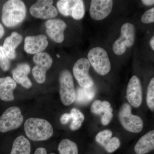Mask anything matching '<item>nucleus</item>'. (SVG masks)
Returning <instances> with one entry per match:
<instances>
[{
    "mask_svg": "<svg viewBox=\"0 0 154 154\" xmlns=\"http://www.w3.org/2000/svg\"><path fill=\"white\" fill-rule=\"evenodd\" d=\"M147 105L152 111L154 110V78L151 80L147 89Z\"/></svg>",
    "mask_w": 154,
    "mask_h": 154,
    "instance_id": "a878e982",
    "label": "nucleus"
},
{
    "mask_svg": "<svg viewBox=\"0 0 154 154\" xmlns=\"http://www.w3.org/2000/svg\"><path fill=\"white\" fill-rule=\"evenodd\" d=\"M142 2L144 5L147 6H151L154 5V1L153 0H143Z\"/></svg>",
    "mask_w": 154,
    "mask_h": 154,
    "instance_id": "473e14b6",
    "label": "nucleus"
},
{
    "mask_svg": "<svg viewBox=\"0 0 154 154\" xmlns=\"http://www.w3.org/2000/svg\"><path fill=\"white\" fill-rule=\"evenodd\" d=\"M5 30L4 27L2 24L0 23V38H2L5 34Z\"/></svg>",
    "mask_w": 154,
    "mask_h": 154,
    "instance_id": "72a5a7b5",
    "label": "nucleus"
},
{
    "mask_svg": "<svg viewBox=\"0 0 154 154\" xmlns=\"http://www.w3.org/2000/svg\"><path fill=\"white\" fill-rule=\"evenodd\" d=\"M10 59L6 55L2 46L0 45V68L4 71H7L11 67Z\"/></svg>",
    "mask_w": 154,
    "mask_h": 154,
    "instance_id": "bb28decb",
    "label": "nucleus"
},
{
    "mask_svg": "<svg viewBox=\"0 0 154 154\" xmlns=\"http://www.w3.org/2000/svg\"><path fill=\"white\" fill-rule=\"evenodd\" d=\"M51 0H39L31 6L30 12L33 17L42 19H51L57 16L58 11Z\"/></svg>",
    "mask_w": 154,
    "mask_h": 154,
    "instance_id": "9b49d317",
    "label": "nucleus"
},
{
    "mask_svg": "<svg viewBox=\"0 0 154 154\" xmlns=\"http://www.w3.org/2000/svg\"><path fill=\"white\" fill-rule=\"evenodd\" d=\"M142 88L140 80L134 75L130 80L126 90V98L130 105L138 107L141 105L143 100Z\"/></svg>",
    "mask_w": 154,
    "mask_h": 154,
    "instance_id": "f8f14e48",
    "label": "nucleus"
},
{
    "mask_svg": "<svg viewBox=\"0 0 154 154\" xmlns=\"http://www.w3.org/2000/svg\"><path fill=\"white\" fill-rule=\"evenodd\" d=\"M90 67L91 64L85 58L78 60L74 65L73 73L81 88H89L94 85V80L89 73Z\"/></svg>",
    "mask_w": 154,
    "mask_h": 154,
    "instance_id": "9d476101",
    "label": "nucleus"
},
{
    "mask_svg": "<svg viewBox=\"0 0 154 154\" xmlns=\"http://www.w3.org/2000/svg\"><path fill=\"white\" fill-rule=\"evenodd\" d=\"M47 36L41 34L28 36L25 39L24 50L29 54H36L42 52L48 46Z\"/></svg>",
    "mask_w": 154,
    "mask_h": 154,
    "instance_id": "2eb2a0df",
    "label": "nucleus"
},
{
    "mask_svg": "<svg viewBox=\"0 0 154 154\" xmlns=\"http://www.w3.org/2000/svg\"><path fill=\"white\" fill-rule=\"evenodd\" d=\"M57 6L60 13L65 17L81 20L85 16V6L82 0H60L58 1Z\"/></svg>",
    "mask_w": 154,
    "mask_h": 154,
    "instance_id": "1a4fd4ad",
    "label": "nucleus"
},
{
    "mask_svg": "<svg viewBox=\"0 0 154 154\" xmlns=\"http://www.w3.org/2000/svg\"><path fill=\"white\" fill-rule=\"evenodd\" d=\"M131 111V106L129 104H123L119 112V121L127 131L135 133L140 132L143 128V121L138 116L132 114Z\"/></svg>",
    "mask_w": 154,
    "mask_h": 154,
    "instance_id": "39448f33",
    "label": "nucleus"
},
{
    "mask_svg": "<svg viewBox=\"0 0 154 154\" xmlns=\"http://www.w3.org/2000/svg\"><path fill=\"white\" fill-rule=\"evenodd\" d=\"M33 61L36 64L32 69L33 76L37 82L42 84L46 80V72L52 65V58L47 52H42L35 54Z\"/></svg>",
    "mask_w": 154,
    "mask_h": 154,
    "instance_id": "6e6552de",
    "label": "nucleus"
},
{
    "mask_svg": "<svg viewBox=\"0 0 154 154\" xmlns=\"http://www.w3.org/2000/svg\"><path fill=\"white\" fill-rule=\"evenodd\" d=\"M112 112H113V109L111 107L105 113H104V114L102 116V122L103 125H106L110 123L113 118V114Z\"/></svg>",
    "mask_w": 154,
    "mask_h": 154,
    "instance_id": "c756f323",
    "label": "nucleus"
},
{
    "mask_svg": "<svg viewBox=\"0 0 154 154\" xmlns=\"http://www.w3.org/2000/svg\"><path fill=\"white\" fill-rule=\"evenodd\" d=\"M25 3L20 0H9L3 5L2 21L6 27H15L23 22L26 17Z\"/></svg>",
    "mask_w": 154,
    "mask_h": 154,
    "instance_id": "f03ea898",
    "label": "nucleus"
},
{
    "mask_svg": "<svg viewBox=\"0 0 154 154\" xmlns=\"http://www.w3.org/2000/svg\"><path fill=\"white\" fill-rule=\"evenodd\" d=\"M22 36L17 32H13L4 41L3 48L6 55L10 60L16 58V49L22 41Z\"/></svg>",
    "mask_w": 154,
    "mask_h": 154,
    "instance_id": "a211bd4d",
    "label": "nucleus"
},
{
    "mask_svg": "<svg viewBox=\"0 0 154 154\" xmlns=\"http://www.w3.org/2000/svg\"><path fill=\"white\" fill-rule=\"evenodd\" d=\"M112 136V132L110 130H105L96 135V140L97 142L105 148L110 143Z\"/></svg>",
    "mask_w": 154,
    "mask_h": 154,
    "instance_id": "393cba45",
    "label": "nucleus"
},
{
    "mask_svg": "<svg viewBox=\"0 0 154 154\" xmlns=\"http://www.w3.org/2000/svg\"><path fill=\"white\" fill-rule=\"evenodd\" d=\"M31 145L24 136L17 137L14 140L11 154H30Z\"/></svg>",
    "mask_w": 154,
    "mask_h": 154,
    "instance_id": "aec40b11",
    "label": "nucleus"
},
{
    "mask_svg": "<svg viewBox=\"0 0 154 154\" xmlns=\"http://www.w3.org/2000/svg\"><path fill=\"white\" fill-rule=\"evenodd\" d=\"M34 154H47V151L46 149L44 148L40 147L36 149ZM50 154H55L54 153H51Z\"/></svg>",
    "mask_w": 154,
    "mask_h": 154,
    "instance_id": "2f4dec72",
    "label": "nucleus"
},
{
    "mask_svg": "<svg viewBox=\"0 0 154 154\" xmlns=\"http://www.w3.org/2000/svg\"><path fill=\"white\" fill-rule=\"evenodd\" d=\"M60 154H78L79 150L76 144L72 141L65 139L61 141L58 148Z\"/></svg>",
    "mask_w": 154,
    "mask_h": 154,
    "instance_id": "4be33fe9",
    "label": "nucleus"
},
{
    "mask_svg": "<svg viewBox=\"0 0 154 154\" xmlns=\"http://www.w3.org/2000/svg\"><path fill=\"white\" fill-rule=\"evenodd\" d=\"M71 116L69 113H64L60 117L61 123L63 124L67 123L70 120Z\"/></svg>",
    "mask_w": 154,
    "mask_h": 154,
    "instance_id": "7c9ffc66",
    "label": "nucleus"
},
{
    "mask_svg": "<svg viewBox=\"0 0 154 154\" xmlns=\"http://www.w3.org/2000/svg\"><path fill=\"white\" fill-rule=\"evenodd\" d=\"M46 33L50 38L57 43H60L64 39L65 30L67 25L60 19H49L45 22Z\"/></svg>",
    "mask_w": 154,
    "mask_h": 154,
    "instance_id": "4468645a",
    "label": "nucleus"
},
{
    "mask_svg": "<svg viewBox=\"0 0 154 154\" xmlns=\"http://www.w3.org/2000/svg\"><path fill=\"white\" fill-rule=\"evenodd\" d=\"M26 136L31 140L41 141L49 139L53 134V128L49 122L43 119L28 118L25 122Z\"/></svg>",
    "mask_w": 154,
    "mask_h": 154,
    "instance_id": "f257e3e1",
    "label": "nucleus"
},
{
    "mask_svg": "<svg viewBox=\"0 0 154 154\" xmlns=\"http://www.w3.org/2000/svg\"><path fill=\"white\" fill-rule=\"evenodd\" d=\"M154 149V131L152 130L140 138L134 146L137 154H145Z\"/></svg>",
    "mask_w": 154,
    "mask_h": 154,
    "instance_id": "6ab92c4d",
    "label": "nucleus"
},
{
    "mask_svg": "<svg viewBox=\"0 0 154 154\" xmlns=\"http://www.w3.org/2000/svg\"><path fill=\"white\" fill-rule=\"evenodd\" d=\"M60 95L63 104L69 106L75 102L76 91L73 79L71 72L68 69L61 72L59 76Z\"/></svg>",
    "mask_w": 154,
    "mask_h": 154,
    "instance_id": "20e7f679",
    "label": "nucleus"
},
{
    "mask_svg": "<svg viewBox=\"0 0 154 154\" xmlns=\"http://www.w3.org/2000/svg\"><path fill=\"white\" fill-rule=\"evenodd\" d=\"M30 72V67L28 64H20L12 72L13 79L24 88L29 89L32 86V82L28 76Z\"/></svg>",
    "mask_w": 154,
    "mask_h": 154,
    "instance_id": "dca6fc26",
    "label": "nucleus"
},
{
    "mask_svg": "<svg viewBox=\"0 0 154 154\" xmlns=\"http://www.w3.org/2000/svg\"><path fill=\"white\" fill-rule=\"evenodd\" d=\"M92 88V87H91ZM80 88L76 92L75 101L78 104L84 105L91 102L95 97V93L91 88Z\"/></svg>",
    "mask_w": 154,
    "mask_h": 154,
    "instance_id": "412c9836",
    "label": "nucleus"
},
{
    "mask_svg": "<svg viewBox=\"0 0 154 154\" xmlns=\"http://www.w3.org/2000/svg\"><path fill=\"white\" fill-rule=\"evenodd\" d=\"M150 45L153 51L154 50V36H152V37L150 39Z\"/></svg>",
    "mask_w": 154,
    "mask_h": 154,
    "instance_id": "f704fd0d",
    "label": "nucleus"
},
{
    "mask_svg": "<svg viewBox=\"0 0 154 154\" xmlns=\"http://www.w3.org/2000/svg\"><path fill=\"white\" fill-rule=\"evenodd\" d=\"M111 107V105L107 101L102 102L100 100H95L91 106V110L93 113L100 114L105 113Z\"/></svg>",
    "mask_w": 154,
    "mask_h": 154,
    "instance_id": "b1692460",
    "label": "nucleus"
},
{
    "mask_svg": "<svg viewBox=\"0 0 154 154\" xmlns=\"http://www.w3.org/2000/svg\"><path fill=\"white\" fill-rule=\"evenodd\" d=\"M113 6V2L111 0H92L90 6V16L96 21L103 20L110 15Z\"/></svg>",
    "mask_w": 154,
    "mask_h": 154,
    "instance_id": "ddd939ff",
    "label": "nucleus"
},
{
    "mask_svg": "<svg viewBox=\"0 0 154 154\" xmlns=\"http://www.w3.org/2000/svg\"><path fill=\"white\" fill-rule=\"evenodd\" d=\"M135 39V28L131 23H125L122 26L121 35L113 45V52L117 55L124 54L127 48L131 47Z\"/></svg>",
    "mask_w": 154,
    "mask_h": 154,
    "instance_id": "0eeeda50",
    "label": "nucleus"
},
{
    "mask_svg": "<svg viewBox=\"0 0 154 154\" xmlns=\"http://www.w3.org/2000/svg\"><path fill=\"white\" fill-rule=\"evenodd\" d=\"M88 60L99 74L105 75L111 69V63L106 50L102 48L96 47L90 50L88 54Z\"/></svg>",
    "mask_w": 154,
    "mask_h": 154,
    "instance_id": "7ed1b4c3",
    "label": "nucleus"
},
{
    "mask_svg": "<svg viewBox=\"0 0 154 154\" xmlns=\"http://www.w3.org/2000/svg\"><path fill=\"white\" fill-rule=\"evenodd\" d=\"M72 122L70 125V128L72 131L77 130L81 127L85 120V116L78 109L73 108L69 113Z\"/></svg>",
    "mask_w": 154,
    "mask_h": 154,
    "instance_id": "5701e85b",
    "label": "nucleus"
},
{
    "mask_svg": "<svg viewBox=\"0 0 154 154\" xmlns=\"http://www.w3.org/2000/svg\"><path fill=\"white\" fill-rule=\"evenodd\" d=\"M23 120L24 117L19 107H9L0 116V132H7L19 128Z\"/></svg>",
    "mask_w": 154,
    "mask_h": 154,
    "instance_id": "423d86ee",
    "label": "nucleus"
},
{
    "mask_svg": "<svg viewBox=\"0 0 154 154\" xmlns=\"http://www.w3.org/2000/svg\"><path fill=\"white\" fill-rule=\"evenodd\" d=\"M120 144L121 143L119 139L116 137H113L111 138L110 143L105 148V149L108 152L112 153L120 147Z\"/></svg>",
    "mask_w": 154,
    "mask_h": 154,
    "instance_id": "cd10ccee",
    "label": "nucleus"
},
{
    "mask_svg": "<svg viewBox=\"0 0 154 154\" xmlns=\"http://www.w3.org/2000/svg\"><path fill=\"white\" fill-rule=\"evenodd\" d=\"M17 87V83L11 77L0 78V99L5 102L13 101L14 91Z\"/></svg>",
    "mask_w": 154,
    "mask_h": 154,
    "instance_id": "f3484780",
    "label": "nucleus"
},
{
    "mask_svg": "<svg viewBox=\"0 0 154 154\" xmlns=\"http://www.w3.org/2000/svg\"><path fill=\"white\" fill-rule=\"evenodd\" d=\"M141 21L144 24H150L154 22V8L145 12L141 17Z\"/></svg>",
    "mask_w": 154,
    "mask_h": 154,
    "instance_id": "c85d7f7f",
    "label": "nucleus"
}]
</instances>
